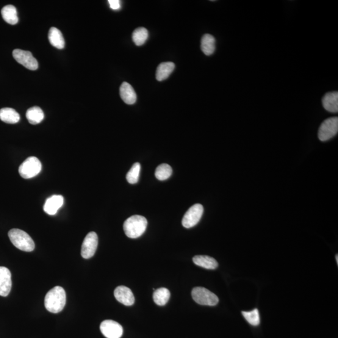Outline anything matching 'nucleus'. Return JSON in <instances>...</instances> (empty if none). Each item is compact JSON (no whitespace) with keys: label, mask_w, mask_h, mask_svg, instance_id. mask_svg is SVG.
Here are the masks:
<instances>
[{"label":"nucleus","mask_w":338,"mask_h":338,"mask_svg":"<svg viewBox=\"0 0 338 338\" xmlns=\"http://www.w3.org/2000/svg\"><path fill=\"white\" fill-rule=\"evenodd\" d=\"M2 15L4 20L10 25H16L18 22L17 10L13 5H7L3 8Z\"/></svg>","instance_id":"nucleus-21"},{"label":"nucleus","mask_w":338,"mask_h":338,"mask_svg":"<svg viewBox=\"0 0 338 338\" xmlns=\"http://www.w3.org/2000/svg\"><path fill=\"white\" fill-rule=\"evenodd\" d=\"M140 171V164L138 162L134 163L126 176L127 181L129 184H134L138 181Z\"/></svg>","instance_id":"nucleus-26"},{"label":"nucleus","mask_w":338,"mask_h":338,"mask_svg":"<svg viewBox=\"0 0 338 338\" xmlns=\"http://www.w3.org/2000/svg\"><path fill=\"white\" fill-rule=\"evenodd\" d=\"M100 328L107 338H120L123 334V326L115 321L105 320L101 323Z\"/></svg>","instance_id":"nucleus-10"},{"label":"nucleus","mask_w":338,"mask_h":338,"mask_svg":"<svg viewBox=\"0 0 338 338\" xmlns=\"http://www.w3.org/2000/svg\"><path fill=\"white\" fill-rule=\"evenodd\" d=\"M148 227V221L142 215L131 216L124 222V231L127 237L136 239L142 235Z\"/></svg>","instance_id":"nucleus-2"},{"label":"nucleus","mask_w":338,"mask_h":338,"mask_svg":"<svg viewBox=\"0 0 338 338\" xmlns=\"http://www.w3.org/2000/svg\"><path fill=\"white\" fill-rule=\"evenodd\" d=\"M64 199L60 195H54L46 199L43 210L47 214L54 215L63 206Z\"/></svg>","instance_id":"nucleus-13"},{"label":"nucleus","mask_w":338,"mask_h":338,"mask_svg":"<svg viewBox=\"0 0 338 338\" xmlns=\"http://www.w3.org/2000/svg\"><path fill=\"white\" fill-rule=\"evenodd\" d=\"M41 163L35 157H30L21 163L19 167V173L23 179H29L37 176L41 171Z\"/></svg>","instance_id":"nucleus-4"},{"label":"nucleus","mask_w":338,"mask_h":338,"mask_svg":"<svg viewBox=\"0 0 338 338\" xmlns=\"http://www.w3.org/2000/svg\"><path fill=\"white\" fill-rule=\"evenodd\" d=\"M192 297L197 303L201 305L214 306L219 303V298L215 294L202 287L194 288Z\"/></svg>","instance_id":"nucleus-5"},{"label":"nucleus","mask_w":338,"mask_h":338,"mask_svg":"<svg viewBox=\"0 0 338 338\" xmlns=\"http://www.w3.org/2000/svg\"><path fill=\"white\" fill-rule=\"evenodd\" d=\"M175 69V64L173 62H163L158 66L156 71V79L162 82L168 78Z\"/></svg>","instance_id":"nucleus-16"},{"label":"nucleus","mask_w":338,"mask_h":338,"mask_svg":"<svg viewBox=\"0 0 338 338\" xmlns=\"http://www.w3.org/2000/svg\"><path fill=\"white\" fill-rule=\"evenodd\" d=\"M338 118L337 117L327 118L321 124L318 131L319 139L322 142L330 140L337 134Z\"/></svg>","instance_id":"nucleus-6"},{"label":"nucleus","mask_w":338,"mask_h":338,"mask_svg":"<svg viewBox=\"0 0 338 338\" xmlns=\"http://www.w3.org/2000/svg\"><path fill=\"white\" fill-rule=\"evenodd\" d=\"M193 262L198 267L207 270H215L218 267V263L216 260L208 256H196L193 257Z\"/></svg>","instance_id":"nucleus-19"},{"label":"nucleus","mask_w":338,"mask_h":338,"mask_svg":"<svg viewBox=\"0 0 338 338\" xmlns=\"http://www.w3.org/2000/svg\"><path fill=\"white\" fill-rule=\"evenodd\" d=\"M66 304V293L60 286H55L47 293L45 306L49 312L58 313L62 311Z\"/></svg>","instance_id":"nucleus-1"},{"label":"nucleus","mask_w":338,"mask_h":338,"mask_svg":"<svg viewBox=\"0 0 338 338\" xmlns=\"http://www.w3.org/2000/svg\"><path fill=\"white\" fill-rule=\"evenodd\" d=\"M49 40L52 46L58 49H63L65 47V40L62 33L57 28L52 27L49 30Z\"/></svg>","instance_id":"nucleus-17"},{"label":"nucleus","mask_w":338,"mask_h":338,"mask_svg":"<svg viewBox=\"0 0 338 338\" xmlns=\"http://www.w3.org/2000/svg\"><path fill=\"white\" fill-rule=\"evenodd\" d=\"M12 287V274L8 268L0 267V296L6 297Z\"/></svg>","instance_id":"nucleus-11"},{"label":"nucleus","mask_w":338,"mask_h":338,"mask_svg":"<svg viewBox=\"0 0 338 338\" xmlns=\"http://www.w3.org/2000/svg\"><path fill=\"white\" fill-rule=\"evenodd\" d=\"M336 259L337 264H338V255L337 254L336 256Z\"/></svg>","instance_id":"nucleus-29"},{"label":"nucleus","mask_w":338,"mask_h":338,"mask_svg":"<svg viewBox=\"0 0 338 338\" xmlns=\"http://www.w3.org/2000/svg\"><path fill=\"white\" fill-rule=\"evenodd\" d=\"M201 50L207 56L214 54L215 51V39L212 35L205 34L201 40Z\"/></svg>","instance_id":"nucleus-20"},{"label":"nucleus","mask_w":338,"mask_h":338,"mask_svg":"<svg viewBox=\"0 0 338 338\" xmlns=\"http://www.w3.org/2000/svg\"><path fill=\"white\" fill-rule=\"evenodd\" d=\"M204 213V207L200 204H196L190 207L182 219V226L185 228H191L200 221Z\"/></svg>","instance_id":"nucleus-7"},{"label":"nucleus","mask_w":338,"mask_h":338,"mask_svg":"<svg viewBox=\"0 0 338 338\" xmlns=\"http://www.w3.org/2000/svg\"><path fill=\"white\" fill-rule=\"evenodd\" d=\"M171 293L167 288L162 287L155 290L153 299L155 303L159 306H164L168 303Z\"/></svg>","instance_id":"nucleus-23"},{"label":"nucleus","mask_w":338,"mask_h":338,"mask_svg":"<svg viewBox=\"0 0 338 338\" xmlns=\"http://www.w3.org/2000/svg\"><path fill=\"white\" fill-rule=\"evenodd\" d=\"M120 95L123 101L127 104H134L137 101L136 93L129 83L124 82L121 85Z\"/></svg>","instance_id":"nucleus-14"},{"label":"nucleus","mask_w":338,"mask_h":338,"mask_svg":"<svg viewBox=\"0 0 338 338\" xmlns=\"http://www.w3.org/2000/svg\"><path fill=\"white\" fill-rule=\"evenodd\" d=\"M242 314L246 321L254 326H258L260 324V315L259 310L254 309L251 311H243Z\"/></svg>","instance_id":"nucleus-27"},{"label":"nucleus","mask_w":338,"mask_h":338,"mask_svg":"<svg viewBox=\"0 0 338 338\" xmlns=\"http://www.w3.org/2000/svg\"><path fill=\"white\" fill-rule=\"evenodd\" d=\"M11 242L21 251L32 252L34 250L35 243L26 232L18 229H11L8 232Z\"/></svg>","instance_id":"nucleus-3"},{"label":"nucleus","mask_w":338,"mask_h":338,"mask_svg":"<svg viewBox=\"0 0 338 338\" xmlns=\"http://www.w3.org/2000/svg\"><path fill=\"white\" fill-rule=\"evenodd\" d=\"M27 120L33 125L40 124L44 118V113L41 108L33 107L27 110L26 113Z\"/></svg>","instance_id":"nucleus-22"},{"label":"nucleus","mask_w":338,"mask_h":338,"mask_svg":"<svg viewBox=\"0 0 338 338\" xmlns=\"http://www.w3.org/2000/svg\"><path fill=\"white\" fill-rule=\"evenodd\" d=\"M172 174H173V169L171 166L167 163H162L157 167L155 175L158 180L162 181L168 179Z\"/></svg>","instance_id":"nucleus-25"},{"label":"nucleus","mask_w":338,"mask_h":338,"mask_svg":"<svg viewBox=\"0 0 338 338\" xmlns=\"http://www.w3.org/2000/svg\"><path fill=\"white\" fill-rule=\"evenodd\" d=\"M98 234L94 232H90L85 237L82 243L81 255L83 258L90 259L95 254L98 246Z\"/></svg>","instance_id":"nucleus-9"},{"label":"nucleus","mask_w":338,"mask_h":338,"mask_svg":"<svg viewBox=\"0 0 338 338\" xmlns=\"http://www.w3.org/2000/svg\"><path fill=\"white\" fill-rule=\"evenodd\" d=\"M19 113L12 108H4L0 110V120L5 123L14 124L20 121Z\"/></svg>","instance_id":"nucleus-18"},{"label":"nucleus","mask_w":338,"mask_h":338,"mask_svg":"<svg viewBox=\"0 0 338 338\" xmlns=\"http://www.w3.org/2000/svg\"><path fill=\"white\" fill-rule=\"evenodd\" d=\"M115 298L124 305L130 306L135 303V298L131 289L124 286H118L114 291Z\"/></svg>","instance_id":"nucleus-12"},{"label":"nucleus","mask_w":338,"mask_h":338,"mask_svg":"<svg viewBox=\"0 0 338 338\" xmlns=\"http://www.w3.org/2000/svg\"><path fill=\"white\" fill-rule=\"evenodd\" d=\"M149 38L148 30L143 27L137 28L133 32L132 40L137 46H142Z\"/></svg>","instance_id":"nucleus-24"},{"label":"nucleus","mask_w":338,"mask_h":338,"mask_svg":"<svg viewBox=\"0 0 338 338\" xmlns=\"http://www.w3.org/2000/svg\"><path fill=\"white\" fill-rule=\"evenodd\" d=\"M109 4L112 10H117L120 9V2L118 0H109Z\"/></svg>","instance_id":"nucleus-28"},{"label":"nucleus","mask_w":338,"mask_h":338,"mask_svg":"<svg viewBox=\"0 0 338 338\" xmlns=\"http://www.w3.org/2000/svg\"><path fill=\"white\" fill-rule=\"evenodd\" d=\"M324 108L329 112L337 113L338 112V92L332 91L325 94L322 99Z\"/></svg>","instance_id":"nucleus-15"},{"label":"nucleus","mask_w":338,"mask_h":338,"mask_svg":"<svg viewBox=\"0 0 338 338\" xmlns=\"http://www.w3.org/2000/svg\"><path fill=\"white\" fill-rule=\"evenodd\" d=\"M13 56L16 62L30 70H36L38 67L37 60L30 52L15 49L13 52Z\"/></svg>","instance_id":"nucleus-8"}]
</instances>
